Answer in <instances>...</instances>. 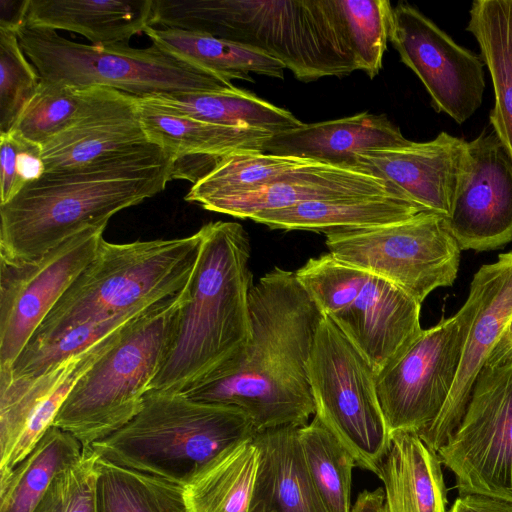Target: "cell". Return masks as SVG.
<instances>
[{"label": "cell", "mask_w": 512, "mask_h": 512, "mask_svg": "<svg viewBox=\"0 0 512 512\" xmlns=\"http://www.w3.org/2000/svg\"><path fill=\"white\" fill-rule=\"evenodd\" d=\"M249 313L251 338L236 370L186 396L242 409L256 432L304 426L315 414L308 363L324 316L295 272L280 267L253 285Z\"/></svg>", "instance_id": "cell-1"}, {"label": "cell", "mask_w": 512, "mask_h": 512, "mask_svg": "<svg viewBox=\"0 0 512 512\" xmlns=\"http://www.w3.org/2000/svg\"><path fill=\"white\" fill-rule=\"evenodd\" d=\"M201 241L173 339L151 389L192 391L233 373L251 338L249 235L237 222L217 221L199 229Z\"/></svg>", "instance_id": "cell-2"}, {"label": "cell", "mask_w": 512, "mask_h": 512, "mask_svg": "<svg viewBox=\"0 0 512 512\" xmlns=\"http://www.w3.org/2000/svg\"><path fill=\"white\" fill-rule=\"evenodd\" d=\"M173 157L158 147L126 158L45 172L0 204V258L32 261L65 240L162 192Z\"/></svg>", "instance_id": "cell-3"}, {"label": "cell", "mask_w": 512, "mask_h": 512, "mask_svg": "<svg viewBox=\"0 0 512 512\" xmlns=\"http://www.w3.org/2000/svg\"><path fill=\"white\" fill-rule=\"evenodd\" d=\"M153 25L248 46L304 82L357 70L338 0H153Z\"/></svg>", "instance_id": "cell-4"}, {"label": "cell", "mask_w": 512, "mask_h": 512, "mask_svg": "<svg viewBox=\"0 0 512 512\" xmlns=\"http://www.w3.org/2000/svg\"><path fill=\"white\" fill-rule=\"evenodd\" d=\"M255 433L236 406L150 390L134 418L89 447L109 462L186 487L228 447Z\"/></svg>", "instance_id": "cell-5"}, {"label": "cell", "mask_w": 512, "mask_h": 512, "mask_svg": "<svg viewBox=\"0 0 512 512\" xmlns=\"http://www.w3.org/2000/svg\"><path fill=\"white\" fill-rule=\"evenodd\" d=\"M200 241L199 230L182 238L122 244L104 239L95 258L25 348L44 344L78 326L146 309L179 293L191 278Z\"/></svg>", "instance_id": "cell-6"}, {"label": "cell", "mask_w": 512, "mask_h": 512, "mask_svg": "<svg viewBox=\"0 0 512 512\" xmlns=\"http://www.w3.org/2000/svg\"><path fill=\"white\" fill-rule=\"evenodd\" d=\"M190 280L179 293L128 326L120 341L78 380L58 411L54 426L87 448L139 413L166 357L180 311L189 299Z\"/></svg>", "instance_id": "cell-7"}, {"label": "cell", "mask_w": 512, "mask_h": 512, "mask_svg": "<svg viewBox=\"0 0 512 512\" xmlns=\"http://www.w3.org/2000/svg\"><path fill=\"white\" fill-rule=\"evenodd\" d=\"M19 42L44 82L83 89L105 87L145 98L231 88L232 81L152 44L93 45L68 40L52 29L21 23Z\"/></svg>", "instance_id": "cell-8"}, {"label": "cell", "mask_w": 512, "mask_h": 512, "mask_svg": "<svg viewBox=\"0 0 512 512\" xmlns=\"http://www.w3.org/2000/svg\"><path fill=\"white\" fill-rule=\"evenodd\" d=\"M295 274L323 316L363 354L376 375L423 331L420 303L384 278L330 253L308 259Z\"/></svg>", "instance_id": "cell-9"}, {"label": "cell", "mask_w": 512, "mask_h": 512, "mask_svg": "<svg viewBox=\"0 0 512 512\" xmlns=\"http://www.w3.org/2000/svg\"><path fill=\"white\" fill-rule=\"evenodd\" d=\"M308 376L314 415L348 449L357 467L377 475L390 441L377 396V375L325 316L314 339Z\"/></svg>", "instance_id": "cell-10"}, {"label": "cell", "mask_w": 512, "mask_h": 512, "mask_svg": "<svg viewBox=\"0 0 512 512\" xmlns=\"http://www.w3.org/2000/svg\"><path fill=\"white\" fill-rule=\"evenodd\" d=\"M325 244L336 259L391 282L418 303L457 278L461 248L440 215L419 212L395 223L335 232Z\"/></svg>", "instance_id": "cell-11"}, {"label": "cell", "mask_w": 512, "mask_h": 512, "mask_svg": "<svg viewBox=\"0 0 512 512\" xmlns=\"http://www.w3.org/2000/svg\"><path fill=\"white\" fill-rule=\"evenodd\" d=\"M478 306L474 288L461 308L419 337L376 376V390L389 435L421 434L437 418L454 384L463 346Z\"/></svg>", "instance_id": "cell-12"}, {"label": "cell", "mask_w": 512, "mask_h": 512, "mask_svg": "<svg viewBox=\"0 0 512 512\" xmlns=\"http://www.w3.org/2000/svg\"><path fill=\"white\" fill-rule=\"evenodd\" d=\"M437 453L459 496L512 503V360L483 367L458 427Z\"/></svg>", "instance_id": "cell-13"}, {"label": "cell", "mask_w": 512, "mask_h": 512, "mask_svg": "<svg viewBox=\"0 0 512 512\" xmlns=\"http://www.w3.org/2000/svg\"><path fill=\"white\" fill-rule=\"evenodd\" d=\"M106 226L88 227L32 261L0 258V372L10 370L56 303L95 258Z\"/></svg>", "instance_id": "cell-14"}, {"label": "cell", "mask_w": 512, "mask_h": 512, "mask_svg": "<svg viewBox=\"0 0 512 512\" xmlns=\"http://www.w3.org/2000/svg\"><path fill=\"white\" fill-rule=\"evenodd\" d=\"M389 41L423 83L436 111L461 124L481 106V56L457 44L417 8L406 2L393 8Z\"/></svg>", "instance_id": "cell-15"}, {"label": "cell", "mask_w": 512, "mask_h": 512, "mask_svg": "<svg viewBox=\"0 0 512 512\" xmlns=\"http://www.w3.org/2000/svg\"><path fill=\"white\" fill-rule=\"evenodd\" d=\"M446 224L461 250H494L512 242V157L494 131L467 142Z\"/></svg>", "instance_id": "cell-16"}, {"label": "cell", "mask_w": 512, "mask_h": 512, "mask_svg": "<svg viewBox=\"0 0 512 512\" xmlns=\"http://www.w3.org/2000/svg\"><path fill=\"white\" fill-rule=\"evenodd\" d=\"M160 146L148 137L137 99L105 87H89L76 120L42 146L45 172L93 166Z\"/></svg>", "instance_id": "cell-17"}, {"label": "cell", "mask_w": 512, "mask_h": 512, "mask_svg": "<svg viewBox=\"0 0 512 512\" xmlns=\"http://www.w3.org/2000/svg\"><path fill=\"white\" fill-rule=\"evenodd\" d=\"M470 287L477 293L478 306L454 384L437 418L419 434L435 451L458 427L476 379L512 318V250L500 254L495 262L482 265L474 274Z\"/></svg>", "instance_id": "cell-18"}, {"label": "cell", "mask_w": 512, "mask_h": 512, "mask_svg": "<svg viewBox=\"0 0 512 512\" xmlns=\"http://www.w3.org/2000/svg\"><path fill=\"white\" fill-rule=\"evenodd\" d=\"M467 153V141L441 132L426 142L372 149L355 157L353 168L383 180L420 212L447 219Z\"/></svg>", "instance_id": "cell-19"}, {"label": "cell", "mask_w": 512, "mask_h": 512, "mask_svg": "<svg viewBox=\"0 0 512 512\" xmlns=\"http://www.w3.org/2000/svg\"><path fill=\"white\" fill-rule=\"evenodd\" d=\"M137 99L144 129L150 140L173 157L171 180L196 183L224 157L243 151H262L271 132L230 127L158 109Z\"/></svg>", "instance_id": "cell-20"}, {"label": "cell", "mask_w": 512, "mask_h": 512, "mask_svg": "<svg viewBox=\"0 0 512 512\" xmlns=\"http://www.w3.org/2000/svg\"><path fill=\"white\" fill-rule=\"evenodd\" d=\"M394 193L386 183L356 168L315 161L281 179L237 194L211 197L197 205L235 218L250 219L300 203Z\"/></svg>", "instance_id": "cell-21"}, {"label": "cell", "mask_w": 512, "mask_h": 512, "mask_svg": "<svg viewBox=\"0 0 512 512\" xmlns=\"http://www.w3.org/2000/svg\"><path fill=\"white\" fill-rule=\"evenodd\" d=\"M408 142L385 115L361 112L274 133L263 152L353 168L358 154Z\"/></svg>", "instance_id": "cell-22"}, {"label": "cell", "mask_w": 512, "mask_h": 512, "mask_svg": "<svg viewBox=\"0 0 512 512\" xmlns=\"http://www.w3.org/2000/svg\"><path fill=\"white\" fill-rule=\"evenodd\" d=\"M298 428L255 433L259 464L248 512H327L305 466Z\"/></svg>", "instance_id": "cell-23"}, {"label": "cell", "mask_w": 512, "mask_h": 512, "mask_svg": "<svg viewBox=\"0 0 512 512\" xmlns=\"http://www.w3.org/2000/svg\"><path fill=\"white\" fill-rule=\"evenodd\" d=\"M153 0H27L24 23L83 35L93 45L127 44L151 26Z\"/></svg>", "instance_id": "cell-24"}, {"label": "cell", "mask_w": 512, "mask_h": 512, "mask_svg": "<svg viewBox=\"0 0 512 512\" xmlns=\"http://www.w3.org/2000/svg\"><path fill=\"white\" fill-rule=\"evenodd\" d=\"M437 451L412 432L390 435L377 476L386 512H446L447 490Z\"/></svg>", "instance_id": "cell-25"}, {"label": "cell", "mask_w": 512, "mask_h": 512, "mask_svg": "<svg viewBox=\"0 0 512 512\" xmlns=\"http://www.w3.org/2000/svg\"><path fill=\"white\" fill-rule=\"evenodd\" d=\"M420 210L396 193L319 200L258 213L250 219L280 230L324 233L359 230L406 220Z\"/></svg>", "instance_id": "cell-26"}, {"label": "cell", "mask_w": 512, "mask_h": 512, "mask_svg": "<svg viewBox=\"0 0 512 512\" xmlns=\"http://www.w3.org/2000/svg\"><path fill=\"white\" fill-rule=\"evenodd\" d=\"M142 99L158 109L204 122L260 129L272 134L303 124L290 111L235 86L222 90L161 94Z\"/></svg>", "instance_id": "cell-27"}, {"label": "cell", "mask_w": 512, "mask_h": 512, "mask_svg": "<svg viewBox=\"0 0 512 512\" xmlns=\"http://www.w3.org/2000/svg\"><path fill=\"white\" fill-rule=\"evenodd\" d=\"M480 47L494 92L489 120L512 157V0H476L466 28Z\"/></svg>", "instance_id": "cell-28"}, {"label": "cell", "mask_w": 512, "mask_h": 512, "mask_svg": "<svg viewBox=\"0 0 512 512\" xmlns=\"http://www.w3.org/2000/svg\"><path fill=\"white\" fill-rule=\"evenodd\" d=\"M152 44L230 81L253 82L251 73L283 79L284 65L248 46L205 33L177 28L144 30Z\"/></svg>", "instance_id": "cell-29"}, {"label": "cell", "mask_w": 512, "mask_h": 512, "mask_svg": "<svg viewBox=\"0 0 512 512\" xmlns=\"http://www.w3.org/2000/svg\"><path fill=\"white\" fill-rule=\"evenodd\" d=\"M82 443L51 425L28 454L0 480V512H33L54 478L83 456Z\"/></svg>", "instance_id": "cell-30"}, {"label": "cell", "mask_w": 512, "mask_h": 512, "mask_svg": "<svg viewBox=\"0 0 512 512\" xmlns=\"http://www.w3.org/2000/svg\"><path fill=\"white\" fill-rule=\"evenodd\" d=\"M253 437L228 447L184 487L190 512H248L259 464Z\"/></svg>", "instance_id": "cell-31"}, {"label": "cell", "mask_w": 512, "mask_h": 512, "mask_svg": "<svg viewBox=\"0 0 512 512\" xmlns=\"http://www.w3.org/2000/svg\"><path fill=\"white\" fill-rule=\"evenodd\" d=\"M95 468V512H190L182 486L100 457Z\"/></svg>", "instance_id": "cell-32"}, {"label": "cell", "mask_w": 512, "mask_h": 512, "mask_svg": "<svg viewBox=\"0 0 512 512\" xmlns=\"http://www.w3.org/2000/svg\"><path fill=\"white\" fill-rule=\"evenodd\" d=\"M113 333L37 376L0 380V466L7 461L47 397L102 349Z\"/></svg>", "instance_id": "cell-33"}, {"label": "cell", "mask_w": 512, "mask_h": 512, "mask_svg": "<svg viewBox=\"0 0 512 512\" xmlns=\"http://www.w3.org/2000/svg\"><path fill=\"white\" fill-rule=\"evenodd\" d=\"M298 441L327 512H351L352 469L357 467L354 457L315 415L310 423L298 428Z\"/></svg>", "instance_id": "cell-34"}, {"label": "cell", "mask_w": 512, "mask_h": 512, "mask_svg": "<svg viewBox=\"0 0 512 512\" xmlns=\"http://www.w3.org/2000/svg\"><path fill=\"white\" fill-rule=\"evenodd\" d=\"M314 162L311 159L262 151L233 153L224 157L209 173L194 183L184 199L197 204L206 198L252 190L277 181Z\"/></svg>", "instance_id": "cell-35"}, {"label": "cell", "mask_w": 512, "mask_h": 512, "mask_svg": "<svg viewBox=\"0 0 512 512\" xmlns=\"http://www.w3.org/2000/svg\"><path fill=\"white\" fill-rule=\"evenodd\" d=\"M87 96L88 88L78 89L41 80L38 91L10 132L42 147L76 120Z\"/></svg>", "instance_id": "cell-36"}, {"label": "cell", "mask_w": 512, "mask_h": 512, "mask_svg": "<svg viewBox=\"0 0 512 512\" xmlns=\"http://www.w3.org/2000/svg\"><path fill=\"white\" fill-rule=\"evenodd\" d=\"M357 70L373 79L382 68L393 7L388 0H338Z\"/></svg>", "instance_id": "cell-37"}, {"label": "cell", "mask_w": 512, "mask_h": 512, "mask_svg": "<svg viewBox=\"0 0 512 512\" xmlns=\"http://www.w3.org/2000/svg\"><path fill=\"white\" fill-rule=\"evenodd\" d=\"M40 84L41 78L27 60L16 29L0 24V134L13 129Z\"/></svg>", "instance_id": "cell-38"}, {"label": "cell", "mask_w": 512, "mask_h": 512, "mask_svg": "<svg viewBox=\"0 0 512 512\" xmlns=\"http://www.w3.org/2000/svg\"><path fill=\"white\" fill-rule=\"evenodd\" d=\"M97 458L84 448L82 458L54 478L33 512H95Z\"/></svg>", "instance_id": "cell-39"}, {"label": "cell", "mask_w": 512, "mask_h": 512, "mask_svg": "<svg viewBox=\"0 0 512 512\" xmlns=\"http://www.w3.org/2000/svg\"><path fill=\"white\" fill-rule=\"evenodd\" d=\"M0 204H5L22 188L45 173L42 147L14 132L0 134Z\"/></svg>", "instance_id": "cell-40"}, {"label": "cell", "mask_w": 512, "mask_h": 512, "mask_svg": "<svg viewBox=\"0 0 512 512\" xmlns=\"http://www.w3.org/2000/svg\"><path fill=\"white\" fill-rule=\"evenodd\" d=\"M449 512H512V503L486 495L469 494L459 496Z\"/></svg>", "instance_id": "cell-41"}, {"label": "cell", "mask_w": 512, "mask_h": 512, "mask_svg": "<svg viewBox=\"0 0 512 512\" xmlns=\"http://www.w3.org/2000/svg\"><path fill=\"white\" fill-rule=\"evenodd\" d=\"M351 512H386L384 489L379 487L373 491H362Z\"/></svg>", "instance_id": "cell-42"}, {"label": "cell", "mask_w": 512, "mask_h": 512, "mask_svg": "<svg viewBox=\"0 0 512 512\" xmlns=\"http://www.w3.org/2000/svg\"><path fill=\"white\" fill-rule=\"evenodd\" d=\"M512 360V318L502 337L490 354L485 366L499 365Z\"/></svg>", "instance_id": "cell-43"}]
</instances>
